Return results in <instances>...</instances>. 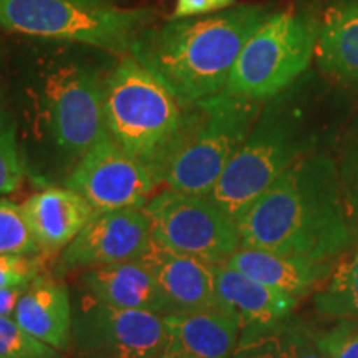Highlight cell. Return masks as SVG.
<instances>
[{
    "label": "cell",
    "mask_w": 358,
    "mask_h": 358,
    "mask_svg": "<svg viewBox=\"0 0 358 358\" xmlns=\"http://www.w3.org/2000/svg\"><path fill=\"white\" fill-rule=\"evenodd\" d=\"M22 213L35 243L47 252L70 245L96 216L95 208L66 186H48L35 192L22 204Z\"/></svg>",
    "instance_id": "cell-14"
},
{
    "label": "cell",
    "mask_w": 358,
    "mask_h": 358,
    "mask_svg": "<svg viewBox=\"0 0 358 358\" xmlns=\"http://www.w3.org/2000/svg\"><path fill=\"white\" fill-rule=\"evenodd\" d=\"M250 279L290 295L306 292L327 274L329 262L284 256L268 250L239 248L226 262Z\"/></svg>",
    "instance_id": "cell-20"
},
{
    "label": "cell",
    "mask_w": 358,
    "mask_h": 358,
    "mask_svg": "<svg viewBox=\"0 0 358 358\" xmlns=\"http://www.w3.org/2000/svg\"><path fill=\"white\" fill-rule=\"evenodd\" d=\"M271 6L244 3L191 19L153 24L129 55L150 70L181 106L226 90L237 58L268 17Z\"/></svg>",
    "instance_id": "cell-3"
},
{
    "label": "cell",
    "mask_w": 358,
    "mask_h": 358,
    "mask_svg": "<svg viewBox=\"0 0 358 358\" xmlns=\"http://www.w3.org/2000/svg\"><path fill=\"white\" fill-rule=\"evenodd\" d=\"M0 254L38 256L40 248L27 226L22 206L0 198Z\"/></svg>",
    "instance_id": "cell-23"
},
{
    "label": "cell",
    "mask_w": 358,
    "mask_h": 358,
    "mask_svg": "<svg viewBox=\"0 0 358 358\" xmlns=\"http://www.w3.org/2000/svg\"><path fill=\"white\" fill-rule=\"evenodd\" d=\"M166 347L161 358H229L241 325L224 310L176 312L163 317Z\"/></svg>",
    "instance_id": "cell-16"
},
{
    "label": "cell",
    "mask_w": 358,
    "mask_h": 358,
    "mask_svg": "<svg viewBox=\"0 0 358 358\" xmlns=\"http://www.w3.org/2000/svg\"><path fill=\"white\" fill-rule=\"evenodd\" d=\"M329 358H358V324L343 320L329 334L317 337Z\"/></svg>",
    "instance_id": "cell-28"
},
{
    "label": "cell",
    "mask_w": 358,
    "mask_h": 358,
    "mask_svg": "<svg viewBox=\"0 0 358 358\" xmlns=\"http://www.w3.org/2000/svg\"><path fill=\"white\" fill-rule=\"evenodd\" d=\"M315 55L327 73L358 83V0H340L324 12Z\"/></svg>",
    "instance_id": "cell-19"
},
{
    "label": "cell",
    "mask_w": 358,
    "mask_h": 358,
    "mask_svg": "<svg viewBox=\"0 0 358 358\" xmlns=\"http://www.w3.org/2000/svg\"><path fill=\"white\" fill-rule=\"evenodd\" d=\"M285 358H329L319 340L308 332L294 327H275Z\"/></svg>",
    "instance_id": "cell-29"
},
{
    "label": "cell",
    "mask_w": 358,
    "mask_h": 358,
    "mask_svg": "<svg viewBox=\"0 0 358 358\" xmlns=\"http://www.w3.org/2000/svg\"><path fill=\"white\" fill-rule=\"evenodd\" d=\"M82 284L87 295L108 306L153 312L161 317L171 313L153 275L138 261L88 268L82 275Z\"/></svg>",
    "instance_id": "cell-18"
},
{
    "label": "cell",
    "mask_w": 358,
    "mask_h": 358,
    "mask_svg": "<svg viewBox=\"0 0 358 358\" xmlns=\"http://www.w3.org/2000/svg\"><path fill=\"white\" fill-rule=\"evenodd\" d=\"M71 334L90 358H161L166 347L158 313L113 307L90 295L73 310Z\"/></svg>",
    "instance_id": "cell-10"
},
{
    "label": "cell",
    "mask_w": 358,
    "mask_h": 358,
    "mask_svg": "<svg viewBox=\"0 0 358 358\" xmlns=\"http://www.w3.org/2000/svg\"><path fill=\"white\" fill-rule=\"evenodd\" d=\"M264 103L229 92L182 106V120L155 178L168 189L209 196L256 123Z\"/></svg>",
    "instance_id": "cell-4"
},
{
    "label": "cell",
    "mask_w": 358,
    "mask_h": 358,
    "mask_svg": "<svg viewBox=\"0 0 358 358\" xmlns=\"http://www.w3.org/2000/svg\"><path fill=\"white\" fill-rule=\"evenodd\" d=\"M64 185L75 189L96 213L143 209L159 182L143 161L116 145L108 133L98 138Z\"/></svg>",
    "instance_id": "cell-11"
},
{
    "label": "cell",
    "mask_w": 358,
    "mask_h": 358,
    "mask_svg": "<svg viewBox=\"0 0 358 358\" xmlns=\"http://www.w3.org/2000/svg\"><path fill=\"white\" fill-rule=\"evenodd\" d=\"M100 2H110V3H116L115 0H100Z\"/></svg>",
    "instance_id": "cell-33"
},
{
    "label": "cell",
    "mask_w": 358,
    "mask_h": 358,
    "mask_svg": "<svg viewBox=\"0 0 358 358\" xmlns=\"http://www.w3.org/2000/svg\"><path fill=\"white\" fill-rule=\"evenodd\" d=\"M55 348L45 345L17 324L0 315V358H55Z\"/></svg>",
    "instance_id": "cell-24"
},
{
    "label": "cell",
    "mask_w": 358,
    "mask_h": 358,
    "mask_svg": "<svg viewBox=\"0 0 358 358\" xmlns=\"http://www.w3.org/2000/svg\"><path fill=\"white\" fill-rule=\"evenodd\" d=\"M153 8H127L100 0H0V30L37 42L73 43L113 57L129 55L153 25Z\"/></svg>",
    "instance_id": "cell-6"
},
{
    "label": "cell",
    "mask_w": 358,
    "mask_h": 358,
    "mask_svg": "<svg viewBox=\"0 0 358 358\" xmlns=\"http://www.w3.org/2000/svg\"><path fill=\"white\" fill-rule=\"evenodd\" d=\"M275 327L257 332H243L229 358H285Z\"/></svg>",
    "instance_id": "cell-27"
},
{
    "label": "cell",
    "mask_w": 358,
    "mask_h": 358,
    "mask_svg": "<svg viewBox=\"0 0 358 358\" xmlns=\"http://www.w3.org/2000/svg\"><path fill=\"white\" fill-rule=\"evenodd\" d=\"M42 268L38 256L0 254V289L27 287Z\"/></svg>",
    "instance_id": "cell-26"
},
{
    "label": "cell",
    "mask_w": 358,
    "mask_h": 358,
    "mask_svg": "<svg viewBox=\"0 0 358 358\" xmlns=\"http://www.w3.org/2000/svg\"><path fill=\"white\" fill-rule=\"evenodd\" d=\"M319 25L303 12H274L237 58L226 92L267 101L306 73L317 47Z\"/></svg>",
    "instance_id": "cell-8"
},
{
    "label": "cell",
    "mask_w": 358,
    "mask_h": 358,
    "mask_svg": "<svg viewBox=\"0 0 358 358\" xmlns=\"http://www.w3.org/2000/svg\"><path fill=\"white\" fill-rule=\"evenodd\" d=\"M151 239V222L143 209L96 213L73 243L66 245L60 266L95 268L138 261Z\"/></svg>",
    "instance_id": "cell-12"
},
{
    "label": "cell",
    "mask_w": 358,
    "mask_h": 358,
    "mask_svg": "<svg viewBox=\"0 0 358 358\" xmlns=\"http://www.w3.org/2000/svg\"><path fill=\"white\" fill-rule=\"evenodd\" d=\"M25 174L15 111L6 98L0 96V198L19 189Z\"/></svg>",
    "instance_id": "cell-22"
},
{
    "label": "cell",
    "mask_w": 358,
    "mask_h": 358,
    "mask_svg": "<svg viewBox=\"0 0 358 358\" xmlns=\"http://www.w3.org/2000/svg\"><path fill=\"white\" fill-rule=\"evenodd\" d=\"M232 3H234V0H213V6H214V10H224V8H229Z\"/></svg>",
    "instance_id": "cell-32"
},
{
    "label": "cell",
    "mask_w": 358,
    "mask_h": 358,
    "mask_svg": "<svg viewBox=\"0 0 358 358\" xmlns=\"http://www.w3.org/2000/svg\"><path fill=\"white\" fill-rule=\"evenodd\" d=\"M219 308L239 322L243 332L275 327L295 306L294 295L267 287L227 264L214 266Z\"/></svg>",
    "instance_id": "cell-15"
},
{
    "label": "cell",
    "mask_w": 358,
    "mask_h": 358,
    "mask_svg": "<svg viewBox=\"0 0 358 358\" xmlns=\"http://www.w3.org/2000/svg\"><path fill=\"white\" fill-rule=\"evenodd\" d=\"M138 262L153 275L171 313L221 310L213 264L174 252L155 237Z\"/></svg>",
    "instance_id": "cell-13"
},
{
    "label": "cell",
    "mask_w": 358,
    "mask_h": 358,
    "mask_svg": "<svg viewBox=\"0 0 358 358\" xmlns=\"http://www.w3.org/2000/svg\"><path fill=\"white\" fill-rule=\"evenodd\" d=\"M25 287L19 289H0V315L13 317L17 303Z\"/></svg>",
    "instance_id": "cell-31"
},
{
    "label": "cell",
    "mask_w": 358,
    "mask_h": 358,
    "mask_svg": "<svg viewBox=\"0 0 358 358\" xmlns=\"http://www.w3.org/2000/svg\"><path fill=\"white\" fill-rule=\"evenodd\" d=\"M182 106L131 55L116 57L103 87V123L116 145L155 174L176 136Z\"/></svg>",
    "instance_id": "cell-7"
},
{
    "label": "cell",
    "mask_w": 358,
    "mask_h": 358,
    "mask_svg": "<svg viewBox=\"0 0 358 358\" xmlns=\"http://www.w3.org/2000/svg\"><path fill=\"white\" fill-rule=\"evenodd\" d=\"M116 57L73 43L38 42L29 48L13 80L27 173L70 176L105 133L103 87Z\"/></svg>",
    "instance_id": "cell-1"
},
{
    "label": "cell",
    "mask_w": 358,
    "mask_h": 358,
    "mask_svg": "<svg viewBox=\"0 0 358 358\" xmlns=\"http://www.w3.org/2000/svg\"><path fill=\"white\" fill-rule=\"evenodd\" d=\"M241 248L330 262L352 244L353 227L335 163L302 156L237 219Z\"/></svg>",
    "instance_id": "cell-2"
},
{
    "label": "cell",
    "mask_w": 358,
    "mask_h": 358,
    "mask_svg": "<svg viewBox=\"0 0 358 358\" xmlns=\"http://www.w3.org/2000/svg\"><path fill=\"white\" fill-rule=\"evenodd\" d=\"M153 237L174 252L219 266L241 248L236 219L224 213L209 196H191L164 189L148 201Z\"/></svg>",
    "instance_id": "cell-9"
},
{
    "label": "cell",
    "mask_w": 358,
    "mask_h": 358,
    "mask_svg": "<svg viewBox=\"0 0 358 358\" xmlns=\"http://www.w3.org/2000/svg\"><path fill=\"white\" fill-rule=\"evenodd\" d=\"M13 319L45 345L65 350L70 345L73 310L65 284L38 275L22 292Z\"/></svg>",
    "instance_id": "cell-17"
},
{
    "label": "cell",
    "mask_w": 358,
    "mask_h": 358,
    "mask_svg": "<svg viewBox=\"0 0 358 358\" xmlns=\"http://www.w3.org/2000/svg\"><path fill=\"white\" fill-rule=\"evenodd\" d=\"M214 10L213 0H174L171 19H191V17L208 15Z\"/></svg>",
    "instance_id": "cell-30"
},
{
    "label": "cell",
    "mask_w": 358,
    "mask_h": 358,
    "mask_svg": "<svg viewBox=\"0 0 358 358\" xmlns=\"http://www.w3.org/2000/svg\"><path fill=\"white\" fill-rule=\"evenodd\" d=\"M338 174L348 217H350L353 229H358V118L353 124L350 136H348L345 153L342 156V168H340Z\"/></svg>",
    "instance_id": "cell-25"
},
{
    "label": "cell",
    "mask_w": 358,
    "mask_h": 358,
    "mask_svg": "<svg viewBox=\"0 0 358 358\" xmlns=\"http://www.w3.org/2000/svg\"><path fill=\"white\" fill-rule=\"evenodd\" d=\"M313 302L324 315L358 320V243L340 254L329 282L315 294Z\"/></svg>",
    "instance_id": "cell-21"
},
{
    "label": "cell",
    "mask_w": 358,
    "mask_h": 358,
    "mask_svg": "<svg viewBox=\"0 0 358 358\" xmlns=\"http://www.w3.org/2000/svg\"><path fill=\"white\" fill-rule=\"evenodd\" d=\"M301 82L264 101L256 123L232 156L209 198L239 219L275 179L302 156L310 143Z\"/></svg>",
    "instance_id": "cell-5"
}]
</instances>
